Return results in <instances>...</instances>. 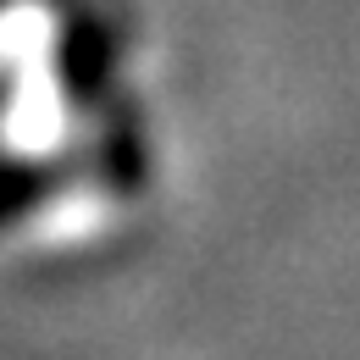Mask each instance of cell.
Instances as JSON below:
<instances>
[{
	"label": "cell",
	"mask_w": 360,
	"mask_h": 360,
	"mask_svg": "<svg viewBox=\"0 0 360 360\" xmlns=\"http://www.w3.org/2000/svg\"><path fill=\"white\" fill-rule=\"evenodd\" d=\"M84 178H89L84 150H72V155H11V150H0V227L45 211L50 200L72 194Z\"/></svg>",
	"instance_id": "3957f363"
},
{
	"label": "cell",
	"mask_w": 360,
	"mask_h": 360,
	"mask_svg": "<svg viewBox=\"0 0 360 360\" xmlns=\"http://www.w3.org/2000/svg\"><path fill=\"white\" fill-rule=\"evenodd\" d=\"M11 89H17V84H11V72H0V117L11 111Z\"/></svg>",
	"instance_id": "277c9868"
},
{
	"label": "cell",
	"mask_w": 360,
	"mask_h": 360,
	"mask_svg": "<svg viewBox=\"0 0 360 360\" xmlns=\"http://www.w3.org/2000/svg\"><path fill=\"white\" fill-rule=\"evenodd\" d=\"M6 6H11V0H0V11H6Z\"/></svg>",
	"instance_id": "5b68a950"
},
{
	"label": "cell",
	"mask_w": 360,
	"mask_h": 360,
	"mask_svg": "<svg viewBox=\"0 0 360 360\" xmlns=\"http://www.w3.org/2000/svg\"><path fill=\"white\" fill-rule=\"evenodd\" d=\"M94 117H100V128H94V144L84 150L89 178L111 200H139L144 183H150V144H144V128H139V111L122 94H111Z\"/></svg>",
	"instance_id": "7a4b0ae2"
},
{
	"label": "cell",
	"mask_w": 360,
	"mask_h": 360,
	"mask_svg": "<svg viewBox=\"0 0 360 360\" xmlns=\"http://www.w3.org/2000/svg\"><path fill=\"white\" fill-rule=\"evenodd\" d=\"M117 67H122L117 28L84 0H61V22H56V45H50V72H56L61 105L78 117H94L117 94Z\"/></svg>",
	"instance_id": "6da1fadb"
}]
</instances>
